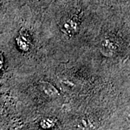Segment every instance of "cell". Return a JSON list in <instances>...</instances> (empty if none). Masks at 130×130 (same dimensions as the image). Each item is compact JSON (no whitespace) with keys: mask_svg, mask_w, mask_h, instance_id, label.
<instances>
[{"mask_svg":"<svg viewBox=\"0 0 130 130\" xmlns=\"http://www.w3.org/2000/svg\"><path fill=\"white\" fill-rule=\"evenodd\" d=\"M61 30L64 35L72 37L79 31V25L75 18H69L66 19L63 23H61Z\"/></svg>","mask_w":130,"mask_h":130,"instance_id":"6da1fadb","label":"cell"},{"mask_svg":"<svg viewBox=\"0 0 130 130\" xmlns=\"http://www.w3.org/2000/svg\"><path fill=\"white\" fill-rule=\"evenodd\" d=\"M117 50V45L115 42L110 38H105L101 41V51L105 56H112Z\"/></svg>","mask_w":130,"mask_h":130,"instance_id":"7a4b0ae2","label":"cell"},{"mask_svg":"<svg viewBox=\"0 0 130 130\" xmlns=\"http://www.w3.org/2000/svg\"><path fill=\"white\" fill-rule=\"evenodd\" d=\"M40 88L46 95L50 97H54L59 95V91L57 89L50 83L46 81H41L40 82Z\"/></svg>","mask_w":130,"mask_h":130,"instance_id":"3957f363","label":"cell"},{"mask_svg":"<svg viewBox=\"0 0 130 130\" xmlns=\"http://www.w3.org/2000/svg\"><path fill=\"white\" fill-rule=\"evenodd\" d=\"M16 41H17V46L20 50H22L23 51H28L30 49V43L29 38H26V36L23 34L20 35L17 38Z\"/></svg>","mask_w":130,"mask_h":130,"instance_id":"277c9868","label":"cell"},{"mask_svg":"<svg viewBox=\"0 0 130 130\" xmlns=\"http://www.w3.org/2000/svg\"><path fill=\"white\" fill-rule=\"evenodd\" d=\"M3 65H4V57L2 54H0V73L3 68Z\"/></svg>","mask_w":130,"mask_h":130,"instance_id":"5b68a950","label":"cell"}]
</instances>
